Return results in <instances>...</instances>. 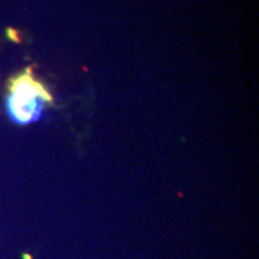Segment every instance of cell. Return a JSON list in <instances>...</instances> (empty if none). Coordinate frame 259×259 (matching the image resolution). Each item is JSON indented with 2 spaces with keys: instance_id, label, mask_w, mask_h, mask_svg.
<instances>
[{
  "instance_id": "cell-1",
  "label": "cell",
  "mask_w": 259,
  "mask_h": 259,
  "mask_svg": "<svg viewBox=\"0 0 259 259\" xmlns=\"http://www.w3.org/2000/svg\"><path fill=\"white\" fill-rule=\"evenodd\" d=\"M47 104H52V97L33 76L30 66L10 79L8 112L15 122L30 124L39 120Z\"/></svg>"
}]
</instances>
